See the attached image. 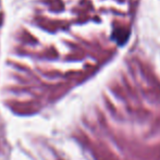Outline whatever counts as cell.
I'll use <instances>...</instances> for the list:
<instances>
[{
    "label": "cell",
    "mask_w": 160,
    "mask_h": 160,
    "mask_svg": "<svg viewBox=\"0 0 160 160\" xmlns=\"http://www.w3.org/2000/svg\"><path fill=\"white\" fill-rule=\"evenodd\" d=\"M128 36H130V32H128L124 28H119V30H114L113 31V35H112V39H114L119 45H124L127 42Z\"/></svg>",
    "instance_id": "1"
}]
</instances>
